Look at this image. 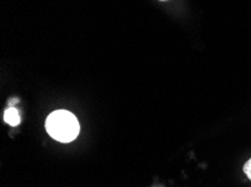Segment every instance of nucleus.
I'll list each match as a JSON object with an SVG mask.
<instances>
[{
	"label": "nucleus",
	"mask_w": 251,
	"mask_h": 187,
	"mask_svg": "<svg viewBox=\"0 0 251 187\" xmlns=\"http://www.w3.org/2000/svg\"><path fill=\"white\" fill-rule=\"evenodd\" d=\"M45 128L53 139L70 143L79 135L80 125L74 113L67 110H56L47 118Z\"/></svg>",
	"instance_id": "f257e3e1"
},
{
	"label": "nucleus",
	"mask_w": 251,
	"mask_h": 187,
	"mask_svg": "<svg viewBox=\"0 0 251 187\" xmlns=\"http://www.w3.org/2000/svg\"><path fill=\"white\" fill-rule=\"evenodd\" d=\"M243 171H245V174L248 176V178L251 179V159H249L248 162L245 164V166H243Z\"/></svg>",
	"instance_id": "7ed1b4c3"
},
{
	"label": "nucleus",
	"mask_w": 251,
	"mask_h": 187,
	"mask_svg": "<svg viewBox=\"0 0 251 187\" xmlns=\"http://www.w3.org/2000/svg\"><path fill=\"white\" fill-rule=\"evenodd\" d=\"M3 119L11 127H16V125H20L21 122V118L20 114H18V111L13 106H10L5 111V116H3Z\"/></svg>",
	"instance_id": "f03ea898"
},
{
	"label": "nucleus",
	"mask_w": 251,
	"mask_h": 187,
	"mask_svg": "<svg viewBox=\"0 0 251 187\" xmlns=\"http://www.w3.org/2000/svg\"><path fill=\"white\" fill-rule=\"evenodd\" d=\"M162 1H165V0H162Z\"/></svg>",
	"instance_id": "20e7f679"
}]
</instances>
